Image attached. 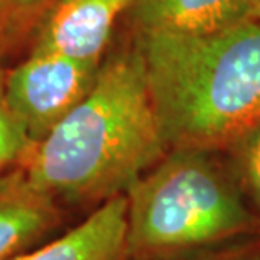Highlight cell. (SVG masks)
<instances>
[{
  "label": "cell",
  "mask_w": 260,
  "mask_h": 260,
  "mask_svg": "<svg viewBox=\"0 0 260 260\" xmlns=\"http://www.w3.org/2000/svg\"><path fill=\"white\" fill-rule=\"evenodd\" d=\"M5 75L0 54V174L22 168L32 142L27 139L19 122L15 120L5 93Z\"/></svg>",
  "instance_id": "cell-11"
},
{
  "label": "cell",
  "mask_w": 260,
  "mask_h": 260,
  "mask_svg": "<svg viewBox=\"0 0 260 260\" xmlns=\"http://www.w3.org/2000/svg\"><path fill=\"white\" fill-rule=\"evenodd\" d=\"M64 221V208L41 191L22 168L0 174V260L48 242Z\"/></svg>",
  "instance_id": "cell-6"
},
{
  "label": "cell",
  "mask_w": 260,
  "mask_h": 260,
  "mask_svg": "<svg viewBox=\"0 0 260 260\" xmlns=\"http://www.w3.org/2000/svg\"><path fill=\"white\" fill-rule=\"evenodd\" d=\"M125 196L128 260H178L260 237L221 150L169 149Z\"/></svg>",
  "instance_id": "cell-3"
},
{
  "label": "cell",
  "mask_w": 260,
  "mask_h": 260,
  "mask_svg": "<svg viewBox=\"0 0 260 260\" xmlns=\"http://www.w3.org/2000/svg\"><path fill=\"white\" fill-rule=\"evenodd\" d=\"M169 149L225 150L260 120V22L132 34Z\"/></svg>",
  "instance_id": "cell-2"
},
{
  "label": "cell",
  "mask_w": 260,
  "mask_h": 260,
  "mask_svg": "<svg viewBox=\"0 0 260 260\" xmlns=\"http://www.w3.org/2000/svg\"><path fill=\"white\" fill-rule=\"evenodd\" d=\"M12 260H128L127 196L103 203L76 226Z\"/></svg>",
  "instance_id": "cell-7"
},
{
  "label": "cell",
  "mask_w": 260,
  "mask_h": 260,
  "mask_svg": "<svg viewBox=\"0 0 260 260\" xmlns=\"http://www.w3.org/2000/svg\"><path fill=\"white\" fill-rule=\"evenodd\" d=\"M56 0H0V54L32 39Z\"/></svg>",
  "instance_id": "cell-9"
},
{
  "label": "cell",
  "mask_w": 260,
  "mask_h": 260,
  "mask_svg": "<svg viewBox=\"0 0 260 260\" xmlns=\"http://www.w3.org/2000/svg\"><path fill=\"white\" fill-rule=\"evenodd\" d=\"M134 0H56L32 36L30 49L100 64L118 20Z\"/></svg>",
  "instance_id": "cell-5"
},
{
  "label": "cell",
  "mask_w": 260,
  "mask_h": 260,
  "mask_svg": "<svg viewBox=\"0 0 260 260\" xmlns=\"http://www.w3.org/2000/svg\"><path fill=\"white\" fill-rule=\"evenodd\" d=\"M248 203L260 218V120L225 150Z\"/></svg>",
  "instance_id": "cell-10"
},
{
  "label": "cell",
  "mask_w": 260,
  "mask_h": 260,
  "mask_svg": "<svg viewBox=\"0 0 260 260\" xmlns=\"http://www.w3.org/2000/svg\"><path fill=\"white\" fill-rule=\"evenodd\" d=\"M125 17L132 34H201L253 19V0H134Z\"/></svg>",
  "instance_id": "cell-8"
},
{
  "label": "cell",
  "mask_w": 260,
  "mask_h": 260,
  "mask_svg": "<svg viewBox=\"0 0 260 260\" xmlns=\"http://www.w3.org/2000/svg\"><path fill=\"white\" fill-rule=\"evenodd\" d=\"M140 51L132 38L105 56L91 91L41 142L22 169L66 206L123 196L168 154Z\"/></svg>",
  "instance_id": "cell-1"
},
{
  "label": "cell",
  "mask_w": 260,
  "mask_h": 260,
  "mask_svg": "<svg viewBox=\"0 0 260 260\" xmlns=\"http://www.w3.org/2000/svg\"><path fill=\"white\" fill-rule=\"evenodd\" d=\"M253 19L260 22V0H253Z\"/></svg>",
  "instance_id": "cell-13"
},
{
  "label": "cell",
  "mask_w": 260,
  "mask_h": 260,
  "mask_svg": "<svg viewBox=\"0 0 260 260\" xmlns=\"http://www.w3.org/2000/svg\"><path fill=\"white\" fill-rule=\"evenodd\" d=\"M178 260H260V237Z\"/></svg>",
  "instance_id": "cell-12"
},
{
  "label": "cell",
  "mask_w": 260,
  "mask_h": 260,
  "mask_svg": "<svg viewBox=\"0 0 260 260\" xmlns=\"http://www.w3.org/2000/svg\"><path fill=\"white\" fill-rule=\"evenodd\" d=\"M100 64L30 49L27 58L7 71L9 107L32 145L91 91Z\"/></svg>",
  "instance_id": "cell-4"
}]
</instances>
